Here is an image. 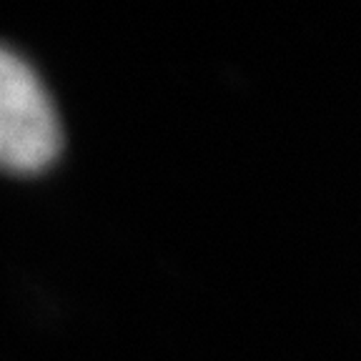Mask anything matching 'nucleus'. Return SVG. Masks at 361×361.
I'll return each instance as SVG.
<instances>
[{"instance_id": "f257e3e1", "label": "nucleus", "mask_w": 361, "mask_h": 361, "mask_svg": "<svg viewBox=\"0 0 361 361\" xmlns=\"http://www.w3.org/2000/svg\"><path fill=\"white\" fill-rule=\"evenodd\" d=\"M61 128L51 98L25 61L3 53L0 61V156L16 173H35L56 158Z\"/></svg>"}]
</instances>
